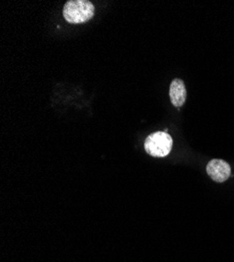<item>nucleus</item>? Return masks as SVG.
<instances>
[{
  "instance_id": "nucleus-1",
  "label": "nucleus",
  "mask_w": 234,
  "mask_h": 262,
  "mask_svg": "<svg viewBox=\"0 0 234 262\" xmlns=\"http://www.w3.org/2000/svg\"><path fill=\"white\" fill-rule=\"evenodd\" d=\"M95 14V7L88 0H70L63 8V16L70 24L79 25L91 20Z\"/></svg>"
},
{
  "instance_id": "nucleus-2",
  "label": "nucleus",
  "mask_w": 234,
  "mask_h": 262,
  "mask_svg": "<svg viewBox=\"0 0 234 262\" xmlns=\"http://www.w3.org/2000/svg\"><path fill=\"white\" fill-rule=\"evenodd\" d=\"M144 147L147 154L152 157L164 158L173 149V138L166 131H158L146 139Z\"/></svg>"
},
{
  "instance_id": "nucleus-3",
  "label": "nucleus",
  "mask_w": 234,
  "mask_h": 262,
  "mask_svg": "<svg viewBox=\"0 0 234 262\" xmlns=\"http://www.w3.org/2000/svg\"><path fill=\"white\" fill-rule=\"evenodd\" d=\"M208 176L217 183L227 181L231 174L230 165L222 160H212L207 165Z\"/></svg>"
},
{
  "instance_id": "nucleus-4",
  "label": "nucleus",
  "mask_w": 234,
  "mask_h": 262,
  "mask_svg": "<svg viewBox=\"0 0 234 262\" xmlns=\"http://www.w3.org/2000/svg\"><path fill=\"white\" fill-rule=\"evenodd\" d=\"M169 97L172 100V103L180 108L184 105L187 97V92L184 82L181 79H175L172 84H170V90H169Z\"/></svg>"
}]
</instances>
